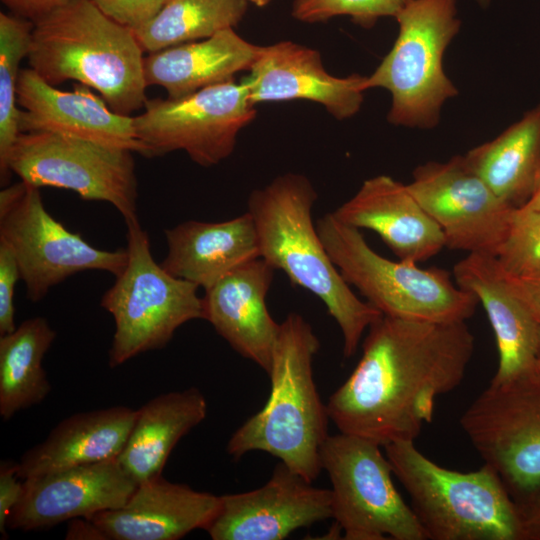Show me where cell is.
Masks as SVG:
<instances>
[{"label":"cell","instance_id":"24","mask_svg":"<svg viewBox=\"0 0 540 540\" xmlns=\"http://www.w3.org/2000/svg\"><path fill=\"white\" fill-rule=\"evenodd\" d=\"M137 409L113 406L73 414L58 423L44 441L27 450L16 463L22 480L47 473L118 458Z\"/></svg>","mask_w":540,"mask_h":540},{"label":"cell","instance_id":"13","mask_svg":"<svg viewBox=\"0 0 540 540\" xmlns=\"http://www.w3.org/2000/svg\"><path fill=\"white\" fill-rule=\"evenodd\" d=\"M460 426L514 499L540 488V366L492 384L471 403Z\"/></svg>","mask_w":540,"mask_h":540},{"label":"cell","instance_id":"30","mask_svg":"<svg viewBox=\"0 0 540 540\" xmlns=\"http://www.w3.org/2000/svg\"><path fill=\"white\" fill-rule=\"evenodd\" d=\"M33 21L0 12V177L6 184L10 176L8 160L19 136L20 109L17 103V84L20 63L27 57Z\"/></svg>","mask_w":540,"mask_h":540},{"label":"cell","instance_id":"37","mask_svg":"<svg viewBox=\"0 0 540 540\" xmlns=\"http://www.w3.org/2000/svg\"><path fill=\"white\" fill-rule=\"evenodd\" d=\"M506 276L516 296L540 324V274L528 277Z\"/></svg>","mask_w":540,"mask_h":540},{"label":"cell","instance_id":"14","mask_svg":"<svg viewBox=\"0 0 540 540\" xmlns=\"http://www.w3.org/2000/svg\"><path fill=\"white\" fill-rule=\"evenodd\" d=\"M407 187L441 228L445 247L496 256L516 208L503 202L464 156L418 166Z\"/></svg>","mask_w":540,"mask_h":540},{"label":"cell","instance_id":"1","mask_svg":"<svg viewBox=\"0 0 540 540\" xmlns=\"http://www.w3.org/2000/svg\"><path fill=\"white\" fill-rule=\"evenodd\" d=\"M475 349L466 321L421 322L381 315L362 356L326 404L339 432L381 447L415 441L437 397L463 381Z\"/></svg>","mask_w":540,"mask_h":540},{"label":"cell","instance_id":"3","mask_svg":"<svg viewBox=\"0 0 540 540\" xmlns=\"http://www.w3.org/2000/svg\"><path fill=\"white\" fill-rule=\"evenodd\" d=\"M317 197L308 178L287 173L254 190L248 212L256 226L260 257L323 302L341 330L343 355L349 358L382 313L357 297L331 260L312 219Z\"/></svg>","mask_w":540,"mask_h":540},{"label":"cell","instance_id":"7","mask_svg":"<svg viewBox=\"0 0 540 540\" xmlns=\"http://www.w3.org/2000/svg\"><path fill=\"white\" fill-rule=\"evenodd\" d=\"M125 224L127 264L100 301L115 323L108 353L111 368L162 349L180 326L203 319L199 287L172 275L153 259L149 237L138 219Z\"/></svg>","mask_w":540,"mask_h":540},{"label":"cell","instance_id":"40","mask_svg":"<svg viewBox=\"0 0 540 540\" xmlns=\"http://www.w3.org/2000/svg\"><path fill=\"white\" fill-rule=\"evenodd\" d=\"M522 207L530 210L540 211V175L532 196Z\"/></svg>","mask_w":540,"mask_h":540},{"label":"cell","instance_id":"29","mask_svg":"<svg viewBox=\"0 0 540 540\" xmlns=\"http://www.w3.org/2000/svg\"><path fill=\"white\" fill-rule=\"evenodd\" d=\"M247 7L248 0H171L134 32L143 51L153 53L233 28Z\"/></svg>","mask_w":540,"mask_h":540},{"label":"cell","instance_id":"32","mask_svg":"<svg viewBox=\"0 0 540 540\" xmlns=\"http://www.w3.org/2000/svg\"><path fill=\"white\" fill-rule=\"evenodd\" d=\"M412 0H293L292 16L302 22L326 21L345 15L363 28H371L381 17H394Z\"/></svg>","mask_w":540,"mask_h":540},{"label":"cell","instance_id":"20","mask_svg":"<svg viewBox=\"0 0 540 540\" xmlns=\"http://www.w3.org/2000/svg\"><path fill=\"white\" fill-rule=\"evenodd\" d=\"M274 271L261 257L253 259L225 275L202 297L203 319L267 374L280 330L266 306Z\"/></svg>","mask_w":540,"mask_h":540},{"label":"cell","instance_id":"10","mask_svg":"<svg viewBox=\"0 0 540 540\" xmlns=\"http://www.w3.org/2000/svg\"><path fill=\"white\" fill-rule=\"evenodd\" d=\"M0 241L13 251L31 302L79 272L117 277L128 260L126 249H98L67 229L47 212L39 188L22 180L0 192Z\"/></svg>","mask_w":540,"mask_h":540},{"label":"cell","instance_id":"43","mask_svg":"<svg viewBox=\"0 0 540 540\" xmlns=\"http://www.w3.org/2000/svg\"><path fill=\"white\" fill-rule=\"evenodd\" d=\"M539 366H540V340H539Z\"/></svg>","mask_w":540,"mask_h":540},{"label":"cell","instance_id":"36","mask_svg":"<svg viewBox=\"0 0 540 540\" xmlns=\"http://www.w3.org/2000/svg\"><path fill=\"white\" fill-rule=\"evenodd\" d=\"M514 501L519 520V540H540V488Z\"/></svg>","mask_w":540,"mask_h":540},{"label":"cell","instance_id":"41","mask_svg":"<svg viewBox=\"0 0 540 540\" xmlns=\"http://www.w3.org/2000/svg\"><path fill=\"white\" fill-rule=\"evenodd\" d=\"M258 7L267 5L271 0H249Z\"/></svg>","mask_w":540,"mask_h":540},{"label":"cell","instance_id":"26","mask_svg":"<svg viewBox=\"0 0 540 540\" xmlns=\"http://www.w3.org/2000/svg\"><path fill=\"white\" fill-rule=\"evenodd\" d=\"M207 401L196 387L162 393L137 409L127 442L118 456L139 484L162 474L179 440L207 415Z\"/></svg>","mask_w":540,"mask_h":540},{"label":"cell","instance_id":"34","mask_svg":"<svg viewBox=\"0 0 540 540\" xmlns=\"http://www.w3.org/2000/svg\"><path fill=\"white\" fill-rule=\"evenodd\" d=\"M19 279L21 276L15 255L5 242L0 241V336L17 327L14 294Z\"/></svg>","mask_w":540,"mask_h":540},{"label":"cell","instance_id":"2","mask_svg":"<svg viewBox=\"0 0 540 540\" xmlns=\"http://www.w3.org/2000/svg\"><path fill=\"white\" fill-rule=\"evenodd\" d=\"M143 52L134 30L93 0H70L33 21L27 60L47 83L75 80L114 112L132 116L148 99Z\"/></svg>","mask_w":540,"mask_h":540},{"label":"cell","instance_id":"9","mask_svg":"<svg viewBox=\"0 0 540 540\" xmlns=\"http://www.w3.org/2000/svg\"><path fill=\"white\" fill-rule=\"evenodd\" d=\"M380 445L355 435H329L321 462L331 482L332 518L346 540H426L392 480Z\"/></svg>","mask_w":540,"mask_h":540},{"label":"cell","instance_id":"28","mask_svg":"<svg viewBox=\"0 0 540 540\" xmlns=\"http://www.w3.org/2000/svg\"><path fill=\"white\" fill-rule=\"evenodd\" d=\"M56 332L43 317L23 321L0 336V416L9 420L17 412L41 403L51 391L42 366Z\"/></svg>","mask_w":540,"mask_h":540},{"label":"cell","instance_id":"31","mask_svg":"<svg viewBox=\"0 0 540 540\" xmlns=\"http://www.w3.org/2000/svg\"><path fill=\"white\" fill-rule=\"evenodd\" d=\"M496 258L513 277L540 274V211L523 207L513 211L510 225Z\"/></svg>","mask_w":540,"mask_h":540},{"label":"cell","instance_id":"35","mask_svg":"<svg viewBox=\"0 0 540 540\" xmlns=\"http://www.w3.org/2000/svg\"><path fill=\"white\" fill-rule=\"evenodd\" d=\"M23 494V480L17 475L16 463L2 462L0 465V532L7 534V521L11 511Z\"/></svg>","mask_w":540,"mask_h":540},{"label":"cell","instance_id":"21","mask_svg":"<svg viewBox=\"0 0 540 540\" xmlns=\"http://www.w3.org/2000/svg\"><path fill=\"white\" fill-rule=\"evenodd\" d=\"M220 507V496L170 482L160 474L140 482L124 506L90 520L108 539L177 540L193 530H207Z\"/></svg>","mask_w":540,"mask_h":540},{"label":"cell","instance_id":"8","mask_svg":"<svg viewBox=\"0 0 540 540\" xmlns=\"http://www.w3.org/2000/svg\"><path fill=\"white\" fill-rule=\"evenodd\" d=\"M395 19L396 41L366 77V90L390 91V123L432 128L444 101L458 92L442 65L444 52L460 29L456 0H412Z\"/></svg>","mask_w":540,"mask_h":540},{"label":"cell","instance_id":"25","mask_svg":"<svg viewBox=\"0 0 540 540\" xmlns=\"http://www.w3.org/2000/svg\"><path fill=\"white\" fill-rule=\"evenodd\" d=\"M261 46L241 38L233 28L213 36L149 53L144 57L147 86H160L176 99L233 80L250 69Z\"/></svg>","mask_w":540,"mask_h":540},{"label":"cell","instance_id":"27","mask_svg":"<svg viewBox=\"0 0 540 540\" xmlns=\"http://www.w3.org/2000/svg\"><path fill=\"white\" fill-rule=\"evenodd\" d=\"M464 157L503 202L513 208L524 206L540 175V104Z\"/></svg>","mask_w":540,"mask_h":540},{"label":"cell","instance_id":"4","mask_svg":"<svg viewBox=\"0 0 540 540\" xmlns=\"http://www.w3.org/2000/svg\"><path fill=\"white\" fill-rule=\"evenodd\" d=\"M319 348L311 325L289 313L280 323L273 350L270 395L230 437V456L237 460L250 451H264L310 482L319 476L330 420L313 379L312 362Z\"/></svg>","mask_w":540,"mask_h":540},{"label":"cell","instance_id":"33","mask_svg":"<svg viewBox=\"0 0 540 540\" xmlns=\"http://www.w3.org/2000/svg\"><path fill=\"white\" fill-rule=\"evenodd\" d=\"M110 18L136 30L152 21L171 0H93Z\"/></svg>","mask_w":540,"mask_h":540},{"label":"cell","instance_id":"18","mask_svg":"<svg viewBox=\"0 0 540 540\" xmlns=\"http://www.w3.org/2000/svg\"><path fill=\"white\" fill-rule=\"evenodd\" d=\"M241 82L253 105L304 99L323 105L340 120L359 111L366 90V76L335 77L324 69L318 51L291 41L261 46Z\"/></svg>","mask_w":540,"mask_h":540},{"label":"cell","instance_id":"11","mask_svg":"<svg viewBox=\"0 0 540 540\" xmlns=\"http://www.w3.org/2000/svg\"><path fill=\"white\" fill-rule=\"evenodd\" d=\"M131 151L51 132H21L8 160L25 183L77 193L113 205L125 222L137 217V177Z\"/></svg>","mask_w":540,"mask_h":540},{"label":"cell","instance_id":"6","mask_svg":"<svg viewBox=\"0 0 540 540\" xmlns=\"http://www.w3.org/2000/svg\"><path fill=\"white\" fill-rule=\"evenodd\" d=\"M316 229L346 282L383 315L421 322H460L474 314L477 297L454 283L450 272L381 256L359 229L342 223L333 213L322 216Z\"/></svg>","mask_w":540,"mask_h":540},{"label":"cell","instance_id":"19","mask_svg":"<svg viewBox=\"0 0 540 540\" xmlns=\"http://www.w3.org/2000/svg\"><path fill=\"white\" fill-rule=\"evenodd\" d=\"M455 283L473 293L485 309L499 354L490 383L529 374L539 364L540 324L516 296L496 256L468 253L453 268Z\"/></svg>","mask_w":540,"mask_h":540},{"label":"cell","instance_id":"23","mask_svg":"<svg viewBox=\"0 0 540 540\" xmlns=\"http://www.w3.org/2000/svg\"><path fill=\"white\" fill-rule=\"evenodd\" d=\"M164 233L168 252L162 267L204 291L260 257L256 226L248 211L221 222L188 220Z\"/></svg>","mask_w":540,"mask_h":540},{"label":"cell","instance_id":"16","mask_svg":"<svg viewBox=\"0 0 540 540\" xmlns=\"http://www.w3.org/2000/svg\"><path fill=\"white\" fill-rule=\"evenodd\" d=\"M138 483L118 458L23 480V494L7 529L34 531L124 506Z\"/></svg>","mask_w":540,"mask_h":540},{"label":"cell","instance_id":"39","mask_svg":"<svg viewBox=\"0 0 540 540\" xmlns=\"http://www.w3.org/2000/svg\"><path fill=\"white\" fill-rule=\"evenodd\" d=\"M66 539L107 540L103 531L90 519L75 518L69 521Z\"/></svg>","mask_w":540,"mask_h":540},{"label":"cell","instance_id":"42","mask_svg":"<svg viewBox=\"0 0 540 540\" xmlns=\"http://www.w3.org/2000/svg\"><path fill=\"white\" fill-rule=\"evenodd\" d=\"M478 4H480L483 7H487L491 0H476Z\"/></svg>","mask_w":540,"mask_h":540},{"label":"cell","instance_id":"17","mask_svg":"<svg viewBox=\"0 0 540 540\" xmlns=\"http://www.w3.org/2000/svg\"><path fill=\"white\" fill-rule=\"evenodd\" d=\"M20 132H51L105 146L144 153L133 116L111 110L102 97L79 84L62 91L31 68L21 69L17 84Z\"/></svg>","mask_w":540,"mask_h":540},{"label":"cell","instance_id":"5","mask_svg":"<svg viewBox=\"0 0 540 540\" xmlns=\"http://www.w3.org/2000/svg\"><path fill=\"white\" fill-rule=\"evenodd\" d=\"M383 448L427 539L519 540L516 503L490 465L469 472L444 468L414 441Z\"/></svg>","mask_w":540,"mask_h":540},{"label":"cell","instance_id":"38","mask_svg":"<svg viewBox=\"0 0 540 540\" xmlns=\"http://www.w3.org/2000/svg\"><path fill=\"white\" fill-rule=\"evenodd\" d=\"M17 16L34 21L70 0H1Z\"/></svg>","mask_w":540,"mask_h":540},{"label":"cell","instance_id":"15","mask_svg":"<svg viewBox=\"0 0 540 540\" xmlns=\"http://www.w3.org/2000/svg\"><path fill=\"white\" fill-rule=\"evenodd\" d=\"M220 498L206 530L213 540H281L332 518L331 490L313 486L281 461L263 486Z\"/></svg>","mask_w":540,"mask_h":540},{"label":"cell","instance_id":"22","mask_svg":"<svg viewBox=\"0 0 540 540\" xmlns=\"http://www.w3.org/2000/svg\"><path fill=\"white\" fill-rule=\"evenodd\" d=\"M332 213L346 225L376 232L399 260L426 261L445 247L441 228L407 185L387 175L365 180Z\"/></svg>","mask_w":540,"mask_h":540},{"label":"cell","instance_id":"12","mask_svg":"<svg viewBox=\"0 0 540 540\" xmlns=\"http://www.w3.org/2000/svg\"><path fill=\"white\" fill-rule=\"evenodd\" d=\"M255 114L245 85L231 80L181 98L147 99L133 127L144 156L182 150L209 167L231 155L239 131Z\"/></svg>","mask_w":540,"mask_h":540}]
</instances>
